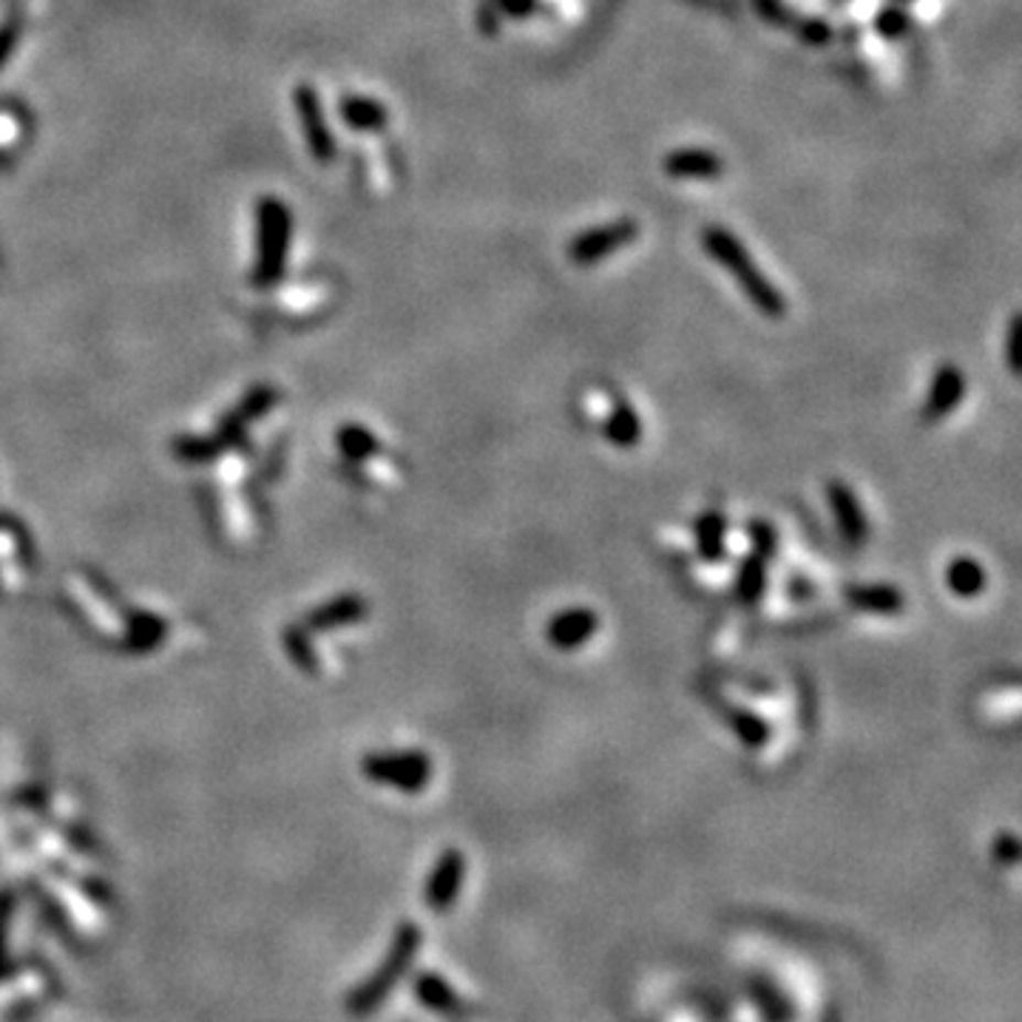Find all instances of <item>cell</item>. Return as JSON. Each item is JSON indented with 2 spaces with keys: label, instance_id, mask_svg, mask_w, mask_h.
<instances>
[{
  "label": "cell",
  "instance_id": "obj_1",
  "mask_svg": "<svg viewBox=\"0 0 1022 1022\" xmlns=\"http://www.w3.org/2000/svg\"><path fill=\"white\" fill-rule=\"evenodd\" d=\"M702 248H705V253L710 256L716 264H721V268L733 276V282L739 284L747 302L753 304L761 316L781 318L787 313V302L781 296V290L761 273V268L753 262L750 250L739 242V236L714 225V228L702 230Z\"/></svg>",
  "mask_w": 1022,
  "mask_h": 1022
},
{
  "label": "cell",
  "instance_id": "obj_2",
  "mask_svg": "<svg viewBox=\"0 0 1022 1022\" xmlns=\"http://www.w3.org/2000/svg\"><path fill=\"white\" fill-rule=\"evenodd\" d=\"M290 233H293V216L279 196H264L256 208V264L253 284L270 287L276 284L287 264Z\"/></svg>",
  "mask_w": 1022,
  "mask_h": 1022
},
{
  "label": "cell",
  "instance_id": "obj_3",
  "mask_svg": "<svg viewBox=\"0 0 1022 1022\" xmlns=\"http://www.w3.org/2000/svg\"><path fill=\"white\" fill-rule=\"evenodd\" d=\"M417 948H421V928H417L415 923H404V926L395 932V941H392L390 952H387V960L378 966L370 980L361 982L350 994V1002H347L350 1014L367 1016L376 1009H381V1002L392 994V989L401 982V977L410 971Z\"/></svg>",
  "mask_w": 1022,
  "mask_h": 1022
},
{
  "label": "cell",
  "instance_id": "obj_4",
  "mask_svg": "<svg viewBox=\"0 0 1022 1022\" xmlns=\"http://www.w3.org/2000/svg\"><path fill=\"white\" fill-rule=\"evenodd\" d=\"M293 106H296L298 122H302L304 140H307V149L313 154V160L322 162V165H330L336 160V140H333V131L327 126V117H324V106L322 97L313 86H298L293 91Z\"/></svg>",
  "mask_w": 1022,
  "mask_h": 1022
},
{
  "label": "cell",
  "instance_id": "obj_5",
  "mask_svg": "<svg viewBox=\"0 0 1022 1022\" xmlns=\"http://www.w3.org/2000/svg\"><path fill=\"white\" fill-rule=\"evenodd\" d=\"M639 236V225L631 219H619V222L602 225V228L586 230L568 244V259L577 264H594L602 262L606 256L617 253L626 244H631Z\"/></svg>",
  "mask_w": 1022,
  "mask_h": 1022
},
{
  "label": "cell",
  "instance_id": "obj_6",
  "mask_svg": "<svg viewBox=\"0 0 1022 1022\" xmlns=\"http://www.w3.org/2000/svg\"><path fill=\"white\" fill-rule=\"evenodd\" d=\"M827 503L833 511L835 529L841 534L844 543L849 548H861L869 540V518L863 511L861 500L855 494V489L844 480H829L827 483Z\"/></svg>",
  "mask_w": 1022,
  "mask_h": 1022
},
{
  "label": "cell",
  "instance_id": "obj_7",
  "mask_svg": "<svg viewBox=\"0 0 1022 1022\" xmlns=\"http://www.w3.org/2000/svg\"><path fill=\"white\" fill-rule=\"evenodd\" d=\"M599 631V613L594 608L586 606H574V608H563V611L554 613L548 619V626H545V639H548V645L554 651H577V648L588 645L594 639V633Z\"/></svg>",
  "mask_w": 1022,
  "mask_h": 1022
},
{
  "label": "cell",
  "instance_id": "obj_8",
  "mask_svg": "<svg viewBox=\"0 0 1022 1022\" xmlns=\"http://www.w3.org/2000/svg\"><path fill=\"white\" fill-rule=\"evenodd\" d=\"M466 881V858L460 849H446L426 878V903L435 912H446L460 898Z\"/></svg>",
  "mask_w": 1022,
  "mask_h": 1022
},
{
  "label": "cell",
  "instance_id": "obj_9",
  "mask_svg": "<svg viewBox=\"0 0 1022 1022\" xmlns=\"http://www.w3.org/2000/svg\"><path fill=\"white\" fill-rule=\"evenodd\" d=\"M966 376L955 363H943L941 370L935 372L932 383H928L926 401H923V421L926 424H937L943 417H948L966 398Z\"/></svg>",
  "mask_w": 1022,
  "mask_h": 1022
},
{
  "label": "cell",
  "instance_id": "obj_10",
  "mask_svg": "<svg viewBox=\"0 0 1022 1022\" xmlns=\"http://www.w3.org/2000/svg\"><path fill=\"white\" fill-rule=\"evenodd\" d=\"M370 775L378 781H387L392 787L401 790H424L430 784L432 764L424 753H401V755H381L370 761Z\"/></svg>",
  "mask_w": 1022,
  "mask_h": 1022
},
{
  "label": "cell",
  "instance_id": "obj_11",
  "mask_svg": "<svg viewBox=\"0 0 1022 1022\" xmlns=\"http://www.w3.org/2000/svg\"><path fill=\"white\" fill-rule=\"evenodd\" d=\"M847 606L872 617H901L906 611V597L892 583H852L844 588Z\"/></svg>",
  "mask_w": 1022,
  "mask_h": 1022
},
{
  "label": "cell",
  "instance_id": "obj_12",
  "mask_svg": "<svg viewBox=\"0 0 1022 1022\" xmlns=\"http://www.w3.org/2000/svg\"><path fill=\"white\" fill-rule=\"evenodd\" d=\"M693 543L702 563L719 565L727 557V518L719 509H707L696 518Z\"/></svg>",
  "mask_w": 1022,
  "mask_h": 1022
},
{
  "label": "cell",
  "instance_id": "obj_13",
  "mask_svg": "<svg viewBox=\"0 0 1022 1022\" xmlns=\"http://www.w3.org/2000/svg\"><path fill=\"white\" fill-rule=\"evenodd\" d=\"M721 171L725 162L707 149H676L665 156V174L673 180H714Z\"/></svg>",
  "mask_w": 1022,
  "mask_h": 1022
},
{
  "label": "cell",
  "instance_id": "obj_14",
  "mask_svg": "<svg viewBox=\"0 0 1022 1022\" xmlns=\"http://www.w3.org/2000/svg\"><path fill=\"white\" fill-rule=\"evenodd\" d=\"M642 417L639 412L628 404L626 398H617L611 404L606 415V424H602V435L611 446L617 449H633V446L642 444Z\"/></svg>",
  "mask_w": 1022,
  "mask_h": 1022
},
{
  "label": "cell",
  "instance_id": "obj_15",
  "mask_svg": "<svg viewBox=\"0 0 1022 1022\" xmlns=\"http://www.w3.org/2000/svg\"><path fill=\"white\" fill-rule=\"evenodd\" d=\"M719 714H721V719H725V725L730 727V733H733L736 739L747 747V750H761V747H766L770 736H773V730H770L766 719H761L759 714L747 710V707L721 702Z\"/></svg>",
  "mask_w": 1022,
  "mask_h": 1022
},
{
  "label": "cell",
  "instance_id": "obj_16",
  "mask_svg": "<svg viewBox=\"0 0 1022 1022\" xmlns=\"http://www.w3.org/2000/svg\"><path fill=\"white\" fill-rule=\"evenodd\" d=\"M986 583H989V577H986L980 559L963 554V557H955L946 565V588L955 597L977 599L986 591Z\"/></svg>",
  "mask_w": 1022,
  "mask_h": 1022
},
{
  "label": "cell",
  "instance_id": "obj_17",
  "mask_svg": "<svg viewBox=\"0 0 1022 1022\" xmlns=\"http://www.w3.org/2000/svg\"><path fill=\"white\" fill-rule=\"evenodd\" d=\"M736 599L744 608H755L766 594V559L759 554H744L736 568Z\"/></svg>",
  "mask_w": 1022,
  "mask_h": 1022
},
{
  "label": "cell",
  "instance_id": "obj_18",
  "mask_svg": "<svg viewBox=\"0 0 1022 1022\" xmlns=\"http://www.w3.org/2000/svg\"><path fill=\"white\" fill-rule=\"evenodd\" d=\"M415 994L421 1000V1005H426L430 1011H437V1014H460L464 1011V1000L455 989H452L449 982L444 980L441 975H421L415 980Z\"/></svg>",
  "mask_w": 1022,
  "mask_h": 1022
},
{
  "label": "cell",
  "instance_id": "obj_19",
  "mask_svg": "<svg viewBox=\"0 0 1022 1022\" xmlns=\"http://www.w3.org/2000/svg\"><path fill=\"white\" fill-rule=\"evenodd\" d=\"M338 111H341V120L350 128H356V131H378V128H383L387 120H390V115H387V108H383L381 102L361 95L344 97Z\"/></svg>",
  "mask_w": 1022,
  "mask_h": 1022
},
{
  "label": "cell",
  "instance_id": "obj_20",
  "mask_svg": "<svg viewBox=\"0 0 1022 1022\" xmlns=\"http://www.w3.org/2000/svg\"><path fill=\"white\" fill-rule=\"evenodd\" d=\"M747 537H750V545H753V554H759L761 559H773L775 554H779V532H775L773 523H766V520H750Z\"/></svg>",
  "mask_w": 1022,
  "mask_h": 1022
},
{
  "label": "cell",
  "instance_id": "obj_21",
  "mask_svg": "<svg viewBox=\"0 0 1022 1022\" xmlns=\"http://www.w3.org/2000/svg\"><path fill=\"white\" fill-rule=\"evenodd\" d=\"M991 858L997 867H1014L1020 861V841L1014 833H997L994 844H991Z\"/></svg>",
  "mask_w": 1022,
  "mask_h": 1022
},
{
  "label": "cell",
  "instance_id": "obj_22",
  "mask_svg": "<svg viewBox=\"0 0 1022 1022\" xmlns=\"http://www.w3.org/2000/svg\"><path fill=\"white\" fill-rule=\"evenodd\" d=\"M18 37H21V26H18V21H7L3 26H0V68L7 66L9 57L14 54Z\"/></svg>",
  "mask_w": 1022,
  "mask_h": 1022
},
{
  "label": "cell",
  "instance_id": "obj_23",
  "mask_svg": "<svg viewBox=\"0 0 1022 1022\" xmlns=\"http://www.w3.org/2000/svg\"><path fill=\"white\" fill-rule=\"evenodd\" d=\"M906 29V18H903L898 9H889L878 18V32L887 34V37H894V34H901Z\"/></svg>",
  "mask_w": 1022,
  "mask_h": 1022
},
{
  "label": "cell",
  "instance_id": "obj_24",
  "mask_svg": "<svg viewBox=\"0 0 1022 1022\" xmlns=\"http://www.w3.org/2000/svg\"><path fill=\"white\" fill-rule=\"evenodd\" d=\"M1020 330H1022V322H1020V316H1014L1011 330H1009V367L1014 376H1020V344H1022Z\"/></svg>",
  "mask_w": 1022,
  "mask_h": 1022
},
{
  "label": "cell",
  "instance_id": "obj_25",
  "mask_svg": "<svg viewBox=\"0 0 1022 1022\" xmlns=\"http://www.w3.org/2000/svg\"><path fill=\"white\" fill-rule=\"evenodd\" d=\"M500 3H503L505 12L511 14H529L534 7V0H500Z\"/></svg>",
  "mask_w": 1022,
  "mask_h": 1022
},
{
  "label": "cell",
  "instance_id": "obj_26",
  "mask_svg": "<svg viewBox=\"0 0 1022 1022\" xmlns=\"http://www.w3.org/2000/svg\"><path fill=\"white\" fill-rule=\"evenodd\" d=\"M0 168H9V156L0 154Z\"/></svg>",
  "mask_w": 1022,
  "mask_h": 1022
}]
</instances>
